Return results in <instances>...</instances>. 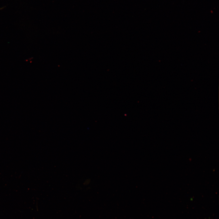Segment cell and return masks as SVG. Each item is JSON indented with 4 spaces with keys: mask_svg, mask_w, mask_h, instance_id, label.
<instances>
[{
    "mask_svg": "<svg viewBox=\"0 0 219 219\" xmlns=\"http://www.w3.org/2000/svg\"><path fill=\"white\" fill-rule=\"evenodd\" d=\"M5 7V6H3V7H2L1 8H0V10H2V9H3Z\"/></svg>",
    "mask_w": 219,
    "mask_h": 219,
    "instance_id": "obj_1",
    "label": "cell"
}]
</instances>
